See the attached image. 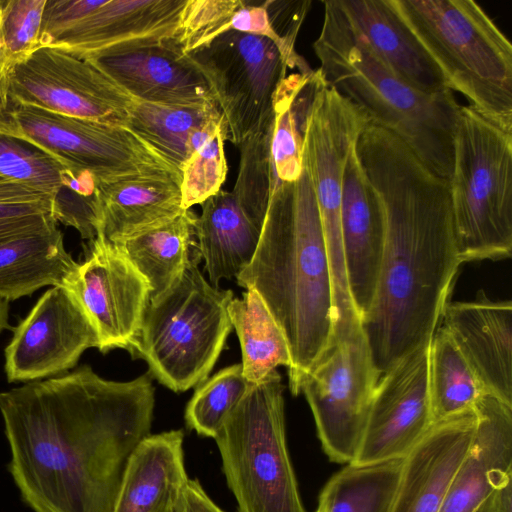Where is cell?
Listing matches in <instances>:
<instances>
[{"label": "cell", "mask_w": 512, "mask_h": 512, "mask_svg": "<svg viewBox=\"0 0 512 512\" xmlns=\"http://www.w3.org/2000/svg\"><path fill=\"white\" fill-rule=\"evenodd\" d=\"M155 388L88 365L0 392L9 472L34 512H112L127 461L150 434Z\"/></svg>", "instance_id": "cell-1"}, {"label": "cell", "mask_w": 512, "mask_h": 512, "mask_svg": "<svg viewBox=\"0 0 512 512\" xmlns=\"http://www.w3.org/2000/svg\"><path fill=\"white\" fill-rule=\"evenodd\" d=\"M356 153L385 216L377 287L361 327L380 377L438 328L462 264L449 179L371 122Z\"/></svg>", "instance_id": "cell-2"}, {"label": "cell", "mask_w": 512, "mask_h": 512, "mask_svg": "<svg viewBox=\"0 0 512 512\" xmlns=\"http://www.w3.org/2000/svg\"><path fill=\"white\" fill-rule=\"evenodd\" d=\"M236 280L256 290L283 331L291 356L289 388L299 395L300 382L330 344L335 323L329 257L304 165L295 182L271 186L257 249Z\"/></svg>", "instance_id": "cell-3"}, {"label": "cell", "mask_w": 512, "mask_h": 512, "mask_svg": "<svg viewBox=\"0 0 512 512\" xmlns=\"http://www.w3.org/2000/svg\"><path fill=\"white\" fill-rule=\"evenodd\" d=\"M313 49L328 86L395 134L441 177L453 170V134L460 105L452 90L429 94L391 72L350 28L336 0H326Z\"/></svg>", "instance_id": "cell-4"}, {"label": "cell", "mask_w": 512, "mask_h": 512, "mask_svg": "<svg viewBox=\"0 0 512 512\" xmlns=\"http://www.w3.org/2000/svg\"><path fill=\"white\" fill-rule=\"evenodd\" d=\"M450 90L512 133V45L473 0H390Z\"/></svg>", "instance_id": "cell-5"}, {"label": "cell", "mask_w": 512, "mask_h": 512, "mask_svg": "<svg viewBox=\"0 0 512 512\" xmlns=\"http://www.w3.org/2000/svg\"><path fill=\"white\" fill-rule=\"evenodd\" d=\"M194 258L175 284L149 302L130 351L149 374L174 392L205 381L232 330V290L214 287Z\"/></svg>", "instance_id": "cell-6"}, {"label": "cell", "mask_w": 512, "mask_h": 512, "mask_svg": "<svg viewBox=\"0 0 512 512\" xmlns=\"http://www.w3.org/2000/svg\"><path fill=\"white\" fill-rule=\"evenodd\" d=\"M449 182L461 262L510 257L512 133L460 106Z\"/></svg>", "instance_id": "cell-7"}, {"label": "cell", "mask_w": 512, "mask_h": 512, "mask_svg": "<svg viewBox=\"0 0 512 512\" xmlns=\"http://www.w3.org/2000/svg\"><path fill=\"white\" fill-rule=\"evenodd\" d=\"M277 370L248 391L214 438L238 512H307L288 453Z\"/></svg>", "instance_id": "cell-8"}, {"label": "cell", "mask_w": 512, "mask_h": 512, "mask_svg": "<svg viewBox=\"0 0 512 512\" xmlns=\"http://www.w3.org/2000/svg\"><path fill=\"white\" fill-rule=\"evenodd\" d=\"M0 135L27 143L68 177L91 176L97 186L136 175L181 172L127 127L0 102Z\"/></svg>", "instance_id": "cell-9"}, {"label": "cell", "mask_w": 512, "mask_h": 512, "mask_svg": "<svg viewBox=\"0 0 512 512\" xmlns=\"http://www.w3.org/2000/svg\"><path fill=\"white\" fill-rule=\"evenodd\" d=\"M380 375L357 321L334 330L332 340L302 378L322 448L332 462L357 456Z\"/></svg>", "instance_id": "cell-10"}, {"label": "cell", "mask_w": 512, "mask_h": 512, "mask_svg": "<svg viewBox=\"0 0 512 512\" xmlns=\"http://www.w3.org/2000/svg\"><path fill=\"white\" fill-rule=\"evenodd\" d=\"M187 55L211 89L225 140L238 147L273 118L275 95L289 68L271 39L229 30Z\"/></svg>", "instance_id": "cell-11"}, {"label": "cell", "mask_w": 512, "mask_h": 512, "mask_svg": "<svg viewBox=\"0 0 512 512\" xmlns=\"http://www.w3.org/2000/svg\"><path fill=\"white\" fill-rule=\"evenodd\" d=\"M367 116L326 85L318 93L308 118L302 163L309 174L329 257L335 316L356 313L351 300L341 236V196L345 161L350 147L368 125Z\"/></svg>", "instance_id": "cell-12"}, {"label": "cell", "mask_w": 512, "mask_h": 512, "mask_svg": "<svg viewBox=\"0 0 512 512\" xmlns=\"http://www.w3.org/2000/svg\"><path fill=\"white\" fill-rule=\"evenodd\" d=\"M89 60L40 47L14 66L0 85V102L127 127L135 103Z\"/></svg>", "instance_id": "cell-13"}, {"label": "cell", "mask_w": 512, "mask_h": 512, "mask_svg": "<svg viewBox=\"0 0 512 512\" xmlns=\"http://www.w3.org/2000/svg\"><path fill=\"white\" fill-rule=\"evenodd\" d=\"M82 304L99 337L98 350L127 351L139 334L151 286L121 249L102 234L62 283Z\"/></svg>", "instance_id": "cell-14"}, {"label": "cell", "mask_w": 512, "mask_h": 512, "mask_svg": "<svg viewBox=\"0 0 512 512\" xmlns=\"http://www.w3.org/2000/svg\"><path fill=\"white\" fill-rule=\"evenodd\" d=\"M93 347L99 337L88 313L69 290L53 286L14 329L4 352L6 378L29 383L59 375Z\"/></svg>", "instance_id": "cell-15"}, {"label": "cell", "mask_w": 512, "mask_h": 512, "mask_svg": "<svg viewBox=\"0 0 512 512\" xmlns=\"http://www.w3.org/2000/svg\"><path fill=\"white\" fill-rule=\"evenodd\" d=\"M430 341L398 361L377 384L353 462L406 457L432 426L429 402Z\"/></svg>", "instance_id": "cell-16"}, {"label": "cell", "mask_w": 512, "mask_h": 512, "mask_svg": "<svg viewBox=\"0 0 512 512\" xmlns=\"http://www.w3.org/2000/svg\"><path fill=\"white\" fill-rule=\"evenodd\" d=\"M80 57L137 101L174 106L216 104L205 77L172 38Z\"/></svg>", "instance_id": "cell-17"}, {"label": "cell", "mask_w": 512, "mask_h": 512, "mask_svg": "<svg viewBox=\"0 0 512 512\" xmlns=\"http://www.w3.org/2000/svg\"><path fill=\"white\" fill-rule=\"evenodd\" d=\"M474 410L471 443L439 512H492L497 491L512 482V407L484 394Z\"/></svg>", "instance_id": "cell-18"}, {"label": "cell", "mask_w": 512, "mask_h": 512, "mask_svg": "<svg viewBox=\"0 0 512 512\" xmlns=\"http://www.w3.org/2000/svg\"><path fill=\"white\" fill-rule=\"evenodd\" d=\"M356 141L345 161L340 220L349 292L361 320L371 306L377 287L385 240V216L358 159Z\"/></svg>", "instance_id": "cell-19"}, {"label": "cell", "mask_w": 512, "mask_h": 512, "mask_svg": "<svg viewBox=\"0 0 512 512\" xmlns=\"http://www.w3.org/2000/svg\"><path fill=\"white\" fill-rule=\"evenodd\" d=\"M448 331L485 391L512 407V303L479 290L472 301L449 302Z\"/></svg>", "instance_id": "cell-20"}, {"label": "cell", "mask_w": 512, "mask_h": 512, "mask_svg": "<svg viewBox=\"0 0 512 512\" xmlns=\"http://www.w3.org/2000/svg\"><path fill=\"white\" fill-rule=\"evenodd\" d=\"M186 1L100 0L48 46L86 56L175 39Z\"/></svg>", "instance_id": "cell-21"}, {"label": "cell", "mask_w": 512, "mask_h": 512, "mask_svg": "<svg viewBox=\"0 0 512 512\" xmlns=\"http://www.w3.org/2000/svg\"><path fill=\"white\" fill-rule=\"evenodd\" d=\"M476 427L474 408L433 424L405 457L391 512H439Z\"/></svg>", "instance_id": "cell-22"}, {"label": "cell", "mask_w": 512, "mask_h": 512, "mask_svg": "<svg viewBox=\"0 0 512 512\" xmlns=\"http://www.w3.org/2000/svg\"><path fill=\"white\" fill-rule=\"evenodd\" d=\"M336 1L350 28L391 72L425 93L450 90L441 71L401 21L390 0Z\"/></svg>", "instance_id": "cell-23"}, {"label": "cell", "mask_w": 512, "mask_h": 512, "mask_svg": "<svg viewBox=\"0 0 512 512\" xmlns=\"http://www.w3.org/2000/svg\"><path fill=\"white\" fill-rule=\"evenodd\" d=\"M181 429L149 434L130 455L112 512H174L188 481Z\"/></svg>", "instance_id": "cell-24"}, {"label": "cell", "mask_w": 512, "mask_h": 512, "mask_svg": "<svg viewBox=\"0 0 512 512\" xmlns=\"http://www.w3.org/2000/svg\"><path fill=\"white\" fill-rule=\"evenodd\" d=\"M180 180L155 172L98 185V233L115 243L174 219L185 211Z\"/></svg>", "instance_id": "cell-25"}, {"label": "cell", "mask_w": 512, "mask_h": 512, "mask_svg": "<svg viewBox=\"0 0 512 512\" xmlns=\"http://www.w3.org/2000/svg\"><path fill=\"white\" fill-rule=\"evenodd\" d=\"M195 221L197 246L209 283L219 287L251 262L261 231L241 210L232 192L220 190L202 204Z\"/></svg>", "instance_id": "cell-26"}, {"label": "cell", "mask_w": 512, "mask_h": 512, "mask_svg": "<svg viewBox=\"0 0 512 512\" xmlns=\"http://www.w3.org/2000/svg\"><path fill=\"white\" fill-rule=\"evenodd\" d=\"M76 264L57 225L1 241L0 299L9 302L62 285Z\"/></svg>", "instance_id": "cell-27"}, {"label": "cell", "mask_w": 512, "mask_h": 512, "mask_svg": "<svg viewBox=\"0 0 512 512\" xmlns=\"http://www.w3.org/2000/svg\"><path fill=\"white\" fill-rule=\"evenodd\" d=\"M196 218L188 209L166 223L115 242L149 282L150 301L169 290L188 264L201 257L194 240Z\"/></svg>", "instance_id": "cell-28"}, {"label": "cell", "mask_w": 512, "mask_h": 512, "mask_svg": "<svg viewBox=\"0 0 512 512\" xmlns=\"http://www.w3.org/2000/svg\"><path fill=\"white\" fill-rule=\"evenodd\" d=\"M326 82L319 69L293 72L280 84L274 99L271 138V185L298 180L308 118Z\"/></svg>", "instance_id": "cell-29"}, {"label": "cell", "mask_w": 512, "mask_h": 512, "mask_svg": "<svg viewBox=\"0 0 512 512\" xmlns=\"http://www.w3.org/2000/svg\"><path fill=\"white\" fill-rule=\"evenodd\" d=\"M228 314L239 338L243 375L251 384L261 382L278 366H291L286 337L254 288L233 298Z\"/></svg>", "instance_id": "cell-30"}, {"label": "cell", "mask_w": 512, "mask_h": 512, "mask_svg": "<svg viewBox=\"0 0 512 512\" xmlns=\"http://www.w3.org/2000/svg\"><path fill=\"white\" fill-rule=\"evenodd\" d=\"M404 462L405 457L349 463L329 479L319 499L327 512H391Z\"/></svg>", "instance_id": "cell-31"}, {"label": "cell", "mask_w": 512, "mask_h": 512, "mask_svg": "<svg viewBox=\"0 0 512 512\" xmlns=\"http://www.w3.org/2000/svg\"><path fill=\"white\" fill-rule=\"evenodd\" d=\"M428 386L432 425L473 409L488 394L443 326L430 340Z\"/></svg>", "instance_id": "cell-32"}, {"label": "cell", "mask_w": 512, "mask_h": 512, "mask_svg": "<svg viewBox=\"0 0 512 512\" xmlns=\"http://www.w3.org/2000/svg\"><path fill=\"white\" fill-rule=\"evenodd\" d=\"M221 117L217 104L174 106L136 100L127 128L148 142L181 172L188 159L187 144L191 133Z\"/></svg>", "instance_id": "cell-33"}, {"label": "cell", "mask_w": 512, "mask_h": 512, "mask_svg": "<svg viewBox=\"0 0 512 512\" xmlns=\"http://www.w3.org/2000/svg\"><path fill=\"white\" fill-rule=\"evenodd\" d=\"M273 118L239 146L238 177L233 190L241 210L261 231L271 191V138Z\"/></svg>", "instance_id": "cell-34"}, {"label": "cell", "mask_w": 512, "mask_h": 512, "mask_svg": "<svg viewBox=\"0 0 512 512\" xmlns=\"http://www.w3.org/2000/svg\"><path fill=\"white\" fill-rule=\"evenodd\" d=\"M250 386L241 363L221 369L197 385L185 408L187 427L200 436L215 438Z\"/></svg>", "instance_id": "cell-35"}, {"label": "cell", "mask_w": 512, "mask_h": 512, "mask_svg": "<svg viewBox=\"0 0 512 512\" xmlns=\"http://www.w3.org/2000/svg\"><path fill=\"white\" fill-rule=\"evenodd\" d=\"M45 5L46 0H0V85L40 48Z\"/></svg>", "instance_id": "cell-36"}, {"label": "cell", "mask_w": 512, "mask_h": 512, "mask_svg": "<svg viewBox=\"0 0 512 512\" xmlns=\"http://www.w3.org/2000/svg\"><path fill=\"white\" fill-rule=\"evenodd\" d=\"M0 175L54 199L67 184L64 169L35 147L0 135Z\"/></svg>", "instance_id": "cell-37"}, {"label": "cell", "mask_w": 512, "mask_h": 512, "mask_svg": "<svg viewBox=\"0 0 512 512\" xmlns=\"http://www.w3.org/2000/svg\"><path fill=\"white\" fill-rule=\"evenodd\" d=\"M223 124L187 159L181 170L182 208L202 204L221 190L227 175Z\"/></svg>", "instance_id": "cell-38"}, {"label": "cell", "mask_w": 512, "mask_h": 512, "mask_svg": "<svg viewBox=\"0 0 512 512\" xmlns=\"http://www.w3.org/2000/svg\"><path fill=\"white\" fill-rule=\"evenodd\" d=\"M241 0H187L174 41L184 54L230 30Z\"/></svg>", "instance_id": "cell-39"}, {"label": "cell", "mask_w": 512, "mask_h": 512, "mask_svg": "<svg viewBox=\"0 0 512 512\" xmlns=\"http://www.w3.org/2000/svg\"><path fill=\"white\" fill-rule=\"evenodd\" d=\"M309 0H265V7L272 30L282 45V54L289 69L307 73L312 70L295 50L300 27L310 9Z\"/></svg>", "instance_id": "cell-40"}, {"label": "cell", "mask_w": 512, "mask_h": 512, "mask_svg": "<svg viewBox=\"0 0 512 512\" xmlns=\"http://www.w3.org/2000/svg\"><path fill=\"white\" fill-rule=\"evenodd\" d=\"M55 199L0 175V218L52 215Z\"/></svg>", "instance_id": "cell-41"}, {"label": "cell", "mask_w": 512, "mask_h": 512, "mask_svg": "<svg viewBox=\"0 0 512 512\" xmlns=\"http://www.w3.org/2000/svg\"><path fill=\"white\" fill-rule=\"evenodd\" d=\"M57 222L52 215H30L24 217L0 218V242L20 235L41 231Z\"/></svg>", "instance_id": "cell-42"}, {"label": "cell", "mask_w": 512, "mask_h": 512, "mask_svg": "<svg viewBox=\"0 0 512 512\" xmlns=\"http://www.w3.org/2000/svg\"><path fill=\"white\" fill-rule=\"evenodd\" d=\"M174 512H225L206 493L197 479H188Z\"/></svg>", "instance_id": "cell-43"}, {"label": "cell", "mask_w": 512, "mask_h": 512, "mask_svg": "<svg viewBox=\"0 0 512 512\" xmlns=\"http://www.w3.org/2000/svg\"><path fill=\"white\" fill-rule=\"evenodd\" d=\"M9 328V304L0 299V334Z\"/></svg>", "instance_id": "cell-44"}, {"label": "cell", "mask_w": 512, "mask_h": 512, "mask_svg": "<svg viewBox=\"0 0 512 512\" xmlns=\"http://www.w3.org/2000/svg\"><path fill=\"white\" fill-rule=\"evenodd\" d=\"M315 512H327V508L323 500L319 499L318 507Z\"/></svg>", "instance_id": "cell-45"}]
</instances>
